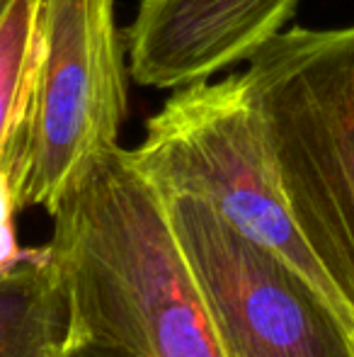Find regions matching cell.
Returning a JSON list of instances; mask_svg holds the SVG:
<instances>
[{
  "instance_id": "8",
  "label": "cell",
  "mask_w": 354,
  "mask_h": 357,
  "mask_svg": "<svg viewBox=\"0 0 354 357\" xmlns=\"http://www.w3.org/2000/svg\"><path fill=\"white\" fill-rule=\"evenodd\" d=\"M37 32V0H10L0 15V153L27 83Z\"/></svg>"
},
{
  "instance_id": "9",
  "label": "cell",
  "mask_w": 354,
  "mask_h": 357,
  "mask_svg": "<svg viewBox=\"0 0 354 357\" xmlns=\"http://www.w3.org/2000/svg\"><path fill=\"white\" fill-rule=\"evenodd\" d=\"M17 212L13 202V192H10L8 178H5L3 168H0V273H8L15 265H19L24 258L32 255V250H22L15 241L13 229V214Z\"/></svg>"
},
{
  "instance_id": "2",
  "label": "cell",
  "mask_w": 354,
  "mask_h": 357,
  "mask_svg": "<svg viewBox=\"0 0 354 357\" xmlns=\"http://www.w3.org/2000/svg\"><path fill=\"white\" fill-rule=\"evenodd\" d=\"M243 78L289 212L354 324V22L284 29Z\"/></svg>"
},
{
  "instance_id": "11",
  "label": "cell",
  "mask_w": 354,
  "mask_h": 357,
  "mask_svg": "<svg viewBox=\"0 0 354 357\" xmlns=\"http://www.w3.org/2000/svg\"><path fill=\"white\" fill-rule=\"evenodd\" d=\"M8 3H10V0H0V15L5 13V8H8Z\"/></svg>"
},
{
  "instance_id": "6",
  "label": "cell",
  "mask_w": 354,
  "mask_h": 357,
  "mask_svg": "<svg viewBox=\"0 0 354 357\" xmlns=\"http://www.w3.org/2000/svg\"><path fill=\"white\" fill-rule=\"evenodd\" d=\"M301 0H141L129 24V75L177 90L250 61L289 29Z\"/></svg>"
},
{
  "instance_id": "5",
  "label": "cell",
  "mask_w": 354,
  "mask_h": 357,
  "mask_svg": "<svg viewBox=\"0 0 354 357\" xmlns=\"http://www.w3.org/2000/svg\"><path fill=\"white\" fill-rule=\"evenodd\" d=\"M161 195L226 357H354L352 324L296 270L204 199Z\"/></svg>"
},
{
  "instance_id": "3",
  "label": "cell",
  "mask_w": 354,
  "mask_h": 357,
  "mask_svg": "<svg viewBox=\"0 0 354 357\" xmlns=\"http://www.w3.org/2000/svg\"><path fill=\"white\" fill-rule=\"evenodd\" d=\"M114 0H37L27 83L0 153L15 209L54 214L119 146L129 61Z\"/></svg>"
},
{
  "instance_id": "1",
  "label": "cell",
  "mask_w": 354,
  "mask_h": 357,
  "mask_svg": "<svg viewBox=\"0 0 354 357\" xmlns=\"http://www.w3.org/2000/svg\"><path fill=\"white\" fill-rule=\"evenodd\" d=\"M68 333L143 357H226L163 195L114 146L51 214Z\"/></svg>"
},
{
  "instance_id": "10",
  "label": "cell",
  "mask_w": 354,
  "mask_h": 357,
  "mask_svg": "<svg viewBox=\"0 0 354 357\" xmlns=\"http://www.w3.org/2000/svg\"><path fill=\"white\" fill-rule=\"evenodd\" d=\"M61 357H143L124 345L102 343V340L81 338V335H66Z\"/></svg>"
},
{
  "instance_id": "7",
  "label": "cell",
  "mask_w": 354,
  "mask_h": 357,
  "mask_svg": "<svg viewBox=\"0 0 354 357\" xmlns=\"http://www.w3.org/2000/svg\"><path fill=\"white\" fill-rule=\"evenodd\" d=\"M68 309L47 248L0 273V357H61Z\"/></svg>"
},
{
  "instance_id": "4",
  "label": "cell",
  "mask_w": 354,
  "mask_h": 357,
  "mask_svg": "<svg viewBox=\"0 0 354 357\" xmlns=\"http://www.w3.org/2000/svg\"><path fill=\"white\" fill-rule=\"evenodd\" d=\"M131 155L161 192L204 199L233 229L296 270L352 324L289 212L243 71L172 90Z\"/></svg>"
}]
</instances>
